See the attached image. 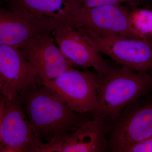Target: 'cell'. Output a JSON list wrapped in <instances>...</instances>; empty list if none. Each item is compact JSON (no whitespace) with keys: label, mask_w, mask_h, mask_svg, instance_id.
I'll return each instance as SVG.
<instances>
[{"label":"cell","mask_w":152,"mask_h":152,"mask_svg":"<svg viewBox=\"0 0 152 152\" xmlns=\"http://www.w3.org/2000/svg\"><path fill=\"white\" fill-rule=\"evenodd\" d=\"M34 132L45 143L64 138L90 119V114L77 113L53 91L38 81L19 96Z\"/></svg>","instance_id":"obj_1"},{"label":"cell","mask_w":152,"mask_h":152,"mask_svg":"<svg viewBox=\"0 0 152 152\" xmlns=\"http://www.w3.org/2000/svg\"><path fill=\"white\" fill-rule=\"evenodd\" d=\"M96 108L92 118L110 123L130 103L152 92V72H141L114 63L99 77Z\"/></svg>","instance_id":"obj_2"},{"label":"cell","mask_w":152,"mask_h":152,"mask_svg":"<svg viewBox=\"0 0 152 152\" xmlns=\"http://www.w3.org/2000/svg\"><path fill=\"white\" fill-rule=\"evenodd\" d=\"M131 7L126 5L85 7L65 1L64 22L78 31L99 35L142 39L132 26Z\"/></svg>","instance_id":"obj_3"},{"label":"cell","mask_w":152,"mask_h":152,"mask_svg":"<svg viewBox=\"0 0 152 152\" xmlns=\"http://www.w3.org/2000/svg\"><path fill=\"white\" fill-rule=\"evenodd\" d=\"M143 97L130 103L109 124V152H125L152 136V99Z\"/></svg>","instance_id":"obj_4"},{"label":"cell","mask_w":152,"mask_h":152,"mask_svg":"<svg viewBox=\"0 0 152 152\" xmlns=\"http://www.w3.org/2000/svg\"><path fill=\"white\" fill-rule=\"evenodd\" d=\"M100 53L115 62L141 72H152V39L102 36L78 31Z\"/></svg>","instance_id":"obj_5"},{"label":"cell","mask_w":152,"mask_h":152,"mask_svg":"<svg viewBox=\"0 0 152 152\" xmlns=\"http://www.w3.org/2000/svg\"><path fill=\"white\" fill-rule=\"evenodd\" d=\"M45 143L34 132L18 97L4 98L0 125V152H42Z\"/></svg>","instance_id":"obj_6"},{"label":"cell","mask_w":152,"mask_h":152,"mask_svg":"<svg viewBox=\"0 0 152 152\" xmlns=\"http://www.w3.org/2000/svg\"><path fill=\"white\" fill-rule=\"evenodd\" d=\"M42 84L53 91L77 113L91 114L96 108L100 85L97 72L73 68Z\"/></svg>","instance_id":"obj_7"},{"label":"cell","mask_w":152,"mask_h":152,"mask_svg":"<svg viewBox=\"0 0 152 152\" xmlns=\"http://www.w3.org/2000/svg\"><path fill=\"white\" fill-rule=\"evenodd\" d=\"M50 35L34 36L18 47L34 71L38 81L41 83L54 80L74 68Z\"/></svg>","instance_id":"obj_8"},{"label":"cell","mask_w":152,"mask_h":152,"mask_svg":"<svg viewBox=\"0 0 152 152\" xmlns=\"http://www.w3.org/2000/svg\"><path fill=\"white\" fill-rule=\"evenodd\" d=\"M63 22L0 6V45L18 48L30 38L51 34Z\"/></svg>","instance_id":"obj_9"},{"label":"cell","mask_w":152,"mask_h":152,"mask_svg":"<svg viewBox=\"0 0 152 152\" xmlns=\"http://www.w3.org/2000/svg\"><path fill=\"white\" fill-rule=\"evenodd\" d=\"M51 34L63 54L73 66L93 68L100 77L113 65L115 62L104 58L86 36L70 25L63 23Z\"/></svg>","instance_id":"obj_10"},{"label":"cell","mask_w":152,"mask_h":152,"mask_svg":"<svg viewBox=\"0 0 152 152\" xmlns=\"http://www.w3.org/2000/svg\"><path fill=\"white\" fill-rule=\"evenodd\" d=\"M37 81L34 71L18 48L0 45V93L4 97H18Z\"/></svg>","instance_id":"obj_11"},{"label":"cell","mask_w":152,"mask_h":152,"mask_svg":"<svg viewBox=\"0 0 152 152\" xmlns=\"http://www.w3.org/2000/svg\"><path fill=\"white\" fill-rule=\"evenodd\" d=\"M108 123L91 118L61 141L46 143L44 152H109Z\"/></svg>","instance_id":"obj_12"},{"label":"cell","mask_w":152,"mask_h":152,"mask_svg":"<svg viewBox=\"0 0 152 152\" xmlns=\"http://www.w3.org/2000/svg\"><path fill=\"white\" fill-rule=\"evenodd\" d=\"M65 1L64 0H9L7 4L9 9L63 22Z\"/></svg>","instance_id":"obj_13"},{"label":"cell","mask_w":152,"mask_h":152,"mask_svg":"<svg viewBox=\"0 0 152 152\" xmlns=\"http://www.w3.org/2000/svg\"><path fill=\"white\" fill-rule=\"evenodd\" d=\"M130 20L135 32L140 37L149 39L152 29V10L132 7Z\"/></svg>","instance_id":"obj_14"},{"label":"cell","mask_w":152,"mask_h":152,"mask_svg":"<svg viewBox=\"0 0 152 152\" xmlns=\"http://www.w3.org/2000/svg\"><path fill=\"white\" fill-rule=\"evenodd\" d=\"M68 1L75 5L85 7L125 4L131 7L142 6L152 10V3L150 0H71Z\"/></svg>","instance_id":"obj_15"},{"label":"cell","mask_w":152,"mask_h":152,"mask_svg":"<svg viewBox=\"0 0 152 152\" xmlns=\"http://www.w3.org/2000/svg\"><path fill=\"white\" fill-rule=\"evenodd\" d=\"M125 152H152V136L129 147Z\"/></svg>","instance_id":"obj_16"},{"label":"cell","mask_w":152,"mask_h":152,"mask_svg":"<svg viewBox=\"0 0 152 152\" xmlns=\"http://www.w3.org/2000/svg\"><path fill=\"white\" fill-rule=\"evenodd\" d=\"M4 97L1 94L0 96V125H1V120L2 115L3 107H4Z\"/></svg>","instance_id":"obj_17"},{"label":"cell","mask_w":152,"mask_h":152,"mask_svg":"<svg viewBox=\"0 0 152 152\" xmlns=\"http://www.w3.org/2000/svg\"><path fill=\"white\" fill-rule=\"evenodd\" d=\"M9 0H0V6H2L4 4H7Z\"/></svg>","instance_id":"obj_18"},{"label":"cell","mask_w":152,"mask_h":152,"mask_svg":"<svg viewBox=\"0 0 152 152\" xmlns=\"http://www.w3.org/2000/svg\"><path fill=\"white\" fill-rule=\"evenodd\" d=\"M150 36H151V37L152 39V29L151 31V34H150Z\"/></svg>","instance_id":"obj_19"},{"label":"cell","mask_w":152,"mask_h":152,"mask_svg":"<svg viewBox=\"0 0 152 152\" xmlns=\"http://www.w3.org/2000/svg\"><path fill=\"white\" fill-rule=\"evenodd\" d=\"M64 1H71V0H64Z\"/></svg>","instance_id":"obj_20"}]
</instances>
